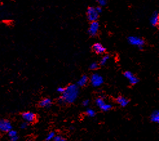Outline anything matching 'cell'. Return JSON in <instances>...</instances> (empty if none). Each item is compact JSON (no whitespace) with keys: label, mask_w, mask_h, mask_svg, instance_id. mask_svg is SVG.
Masks as SVG:
<instances>
[{"label":"cell","mask_w":159,"mask_h":141,"mask_svg":"<svg viewBox=\"0 0 159 141\" xmlns=\"http://www.w3.org/2000/svg\"><path fill=\"white\" fill-rule=\"evenodd\" d=\"M109 55H106V56H104L100 60V65H102V66H103V65H105L106 63H107V62L108 61V60L109 59Z\"/></svg>","instance_id":"e0dca14e"},{"label":"cell","mask_w":159,"mask_h":141,"mask_svg":"<svg viewBox=\"0 0 159 141\" xmlns=\"http://www.w3.org/2000/svg\"><path fill=\"white\" fill-rule=\"evenodd\" d=\"M124 76L129 81H130V84H131V85H136V84H137L139 81V79H138V78L134 76L133 73L131 72L130 71L125 72L124 74Z\"/></svg>","instance_id":"9c48e42d"},{"label":"cell","mask_w":159,"mask_h":141,"mask_svg":"<svg viewBox=\"0 0 159 141\" xmlns=\"http://www.w3.org/2000/svg\"><path fill=\"white\" fill-rule=\"evenodd\" d=\"M98 3L99 4V7H104V6L106 5L107 3V1H106V0H98Z\"/></svg>","instance_id":"44dd1931"},{"label":"cell","mask_w":159,"mask_h":141,"mask_svg":"<svg viewBox=\"0 0 159 141\" xmlns=\"http://www.w3.org/2000/svg\"><path fill=\"white\" fill-rule=\"evenodd\" d=\"M97 106L103 112H107L112 108V106L109 104H107L104 99L102 97H98L95 101Z\"/></svg>","instance_id":"277c9868"},{"label":"cell","mask_w":159,"mask_h":141,"mask_svg":"<svg viewBox=\"0 0 159 141\" xmlns=\"http://www.w3.org/2000/svg\"><path fill=\"white\" fill-rule=\"evenodd\" d=\"M8 136H9L10 138L18 136V135H17V131H15V130H11V131H8Z\"/></svg>","instance_id":"ffe728a7"},{"label":"cell","mask_w":159,"mask_h":141,"mask_svg":"<svg viewBox=\"0 0 159 141\" xmlns=\"http://www.w3.org/2000/svg\"><path fill=\"white\" fill-rule=\"evenodd\" d=\"M150 23L153 26H157L159 23V15L157 11H155L150 18Z\"/></svg>","instance_id":"8fae6325"},{"label":"cell","mask_w":159,"mask_h":141,"mask_svg":"<svg viewBox=\"0 0 159 141\" xmlns=\"http://www.w3.org/2000/svg\"><path fill=\"white\" fill-rule=\"evenodd\" d=\"M116 102L121 106L125 107L128 105L129 103H130V101L127 99L126 98L122 97V96H119V97L116 98Z\"/></svg>","instance_id":"4fadbf2b"},{"label":"cell","mask_w":159,"mask_h":141,"mask_svg":"<svg viewBox=\"0 0 159 141\" xmlns=\"http://www.w3.org/2000/svg\"><path fill=\"white\" fill-rule=\"evenodd\" d=\"M13 128L11 123L8 120H1L0 121V130L3 132H8Z\"/></svg>","instance_id":"52a82bcc"},{"label":"cell","mask_w":159,"mask_h":141,"mask_svg":"<svg viewBox=\"0 0 159 141\" xmlns=\"http://www.w3.org/2000/svg\"><path fill=\"white\" fill-rule=\"evenodd\" d=\"M10 139H11V141H17L18 139V137L16 136V137H14L10 138Z\"/></svg>","instance_id":"4316f807"},{"label":"cell","mask_w":159,"mask_h":141,"mask_svg":"<svg viewBox=\"0 0 159 141\" xmlns=\"http://www.w3.org/2000/svg\"><path fill=\"white\" fill-rule=\"evenodd\" d=\"M80 90L77 85L73 84L69 85L65 89L64 92L62 94L61 98L60 99V103H73L76 100L78 96L79 95Z\"/></svg>","instance_id":"6da1fadb"},{"label":"cell","mask_w":159,"mask_h":141,"mask_svg":"<svg viewBox=\"0 0 159 141\" xmlns=\"http://www.w3.org/2000/svg\"><path fill=\"white\" fill-rule=\"evenodd\" d=\"M82 104H83V106H88L89 104V99L84 100L83 101Z\"/></svg>","instance_id":"cb8c5ba5"},{"label":"cell","mask_w":159,"mask_h":141,"mask_svg":"<svg viewBox=\"0 0 159 141\" xmlns=\"http://www.w3.org/2000/svg\"><path fill=\"white\" fill-rule=\"evenodd\" d=\"M53 104V101L51 100V99L50 98H45L41 100L40 103H39V106L41 108H50L52 106Z\"/></svg>","instance_id":"7c38bea8"},{"label":"cell","mask_w":159,"mask_h":141,"mask_svg":"<svg viewBox=\"0 0 159 141\" xmlns=\"http://www.w3.org/2000/svg\"><path fill=\"white\" fill-rule=\"evenodd\" d=\"M98 67H99V65L97 63L93 62V63H92L91 65H90L89 68L92 70H97V69H98Z\"/></svg>","instance_id":"d6986e66"},{"label":"cell","mask_w":159,"mask_h":141,"mask_svg":"<svg viewBox=\"0 0 159 141\" xmlns=\"http://www.w3.org/2000/svg\"><path fill=\"white\" fill-rule=\"evenodd\" d=\"M20 127L22 129H25L28 127V123L26 122H22V124H21L20 125Z\"/></svg>","instance_id":"603a6c76"},{"label":"cell","mask_w":159,"mask_h":141,"mask_svg":"<svg viewBox=\"0 0 159 141\" xmlns=\"http://www.w3.org/2000/svg\"><path fill=\"white\" fill-rule=\"evenodd\" d=\"M150 119L153 122L158 123L159 122V112L158 110H155L150 115Z\"/></svg>","instance_id":"9a60e30c"},{"label":"cell","mask_w":159,"mask_h":141,"mask_svg":"<svg viewBox=\"0 0 159 141\" xmlns=\"http://www.w3.org/2000/svg\"><path fill=\"white\" fill-rule=\"evenodd\" d=\"M55 136H56V135H55V131L50 132V133L48 134V135L46 137V141H50V140H53Z\"/></svg>","instance_id":"ac0fdd59"},{"label":"cell","mask_w":159,"mask_h":141,"mask_svg":"<svg viewBox=\"0 0 159 141\" xmlns=\"http://www.w3.org/2000/svg\"><path fill=\"white\" fill-rule=\"evenodd\" d=\"M99 27H100V25H99L98 22H92L88 30V33L89 35H91V36H95L98 32Z\"/></svg>","instance_id":"ba28073f"},{"label":"cell","mask_w":159,"mask_h":141,"mask_svg":"<svg viewBox=\"0 0 159 141\" xmlns=\"http://www.w3.org/2000/svg\"><path fill=\"white\" fill-rule=\"evenodd\" d=\"M85 113L89 117H94L96 115V112L94 110H92L91 108L87 109Z\"/></svg>","instance_id":"2e32d148"},{"label":"cell","mask_w":159,"mask_h":141,"mask_svg":"<svg viewBox=\"0 0 159 141\" xmlns=\"http://www.w3.org/2000/svg\"><path fill=\"white\" fill-rule=\"evenodd\" d=\"M90 81H91V85L94 87L100 86L104 83V79L102 76L98 73L92 74Z\"/></svg>","instance_id":"5b68a950"},{"label":"cell","mask_w":159,"mask_h":141,"mask_svg":"<svg viewBox=\"0 0 159 141\" xmlns=\"http://www.w3.org/2000/svg\"><path fill=\"white\" fill-rule=\"evenodd\" d=\"M127 41L131 45L139 47V49L140 50L143 49V47L145 44V42L143 39L135 36V35H131V36L128 37Z\"/></svg>","instance_id":"7a4b0ae2"},{"label":"cell","mask_w":159,"mask_h":141,"mask_svg":"<svg viewBox=\"0 0 159 141\" xmlns=\"http://www.w3.org/2000/svg\"><path fill=\"white\" fill-rule=\"evenodd\" d=\"M88 82V77L86 76V75H83L82 76V77L78 80V81L77 83L78 86H84L87 85V83Z\"/></svg>","instance_id":"5bb4252c"},{"label":"cell","mask_w":159,"mask_h":141,"mask_svg":"<svg viewBox=\"0 0 159 141\" xmlns=\"http://www.w3.org/2000/svg\"><path fill=\"white\" fill-rule=\"evenodd\" d=\"M106 48L100 43H96L92 45V50L97 54H102L106 52Z\"/></svg>","instance_id":"30bf717a"},{"label":"cell","mask_w":159,"mask_h":141,"mask_svg":"<svg viewBox=\"0 0 159 141\" xmlns=\"http://www.w3.org/2000/svg\"><path fill=\"white\" fill-rule=\"evenodd\" d=\"M95 8H96V10H97V12L98 14H100L102 12V8L101 7H99L98 6V7H96Z\"/></svg>","instance_id":"484cf974"},{"label":"cell","mask_w":159,"mask_h":141,"mask_svg":"<svg viewBox=\"0 0 159 141\" xmlns=\"http://www.w3.org/2000/svg\"><path fill=\"white\" fill-rule=\"evenodd\" d=\"M65 89L64 88H63V87H59V88L57 89V91H58L59 93H61V94H63V93L65 91Z\"/></svg>","instance_id":"d4e9b609"},{"label":"cell","mask_w":159,"mask_h":141,"mask_svg":"<svg viewBox=\"0 0 159 141\" xmlns=\"http://www.w3.org/2000/svg\"><path fill=\"white\" fill-rule=\"evenodd\" d=\"M54 141H66V140L60 135L55 136L54 138Z\"/></svg>","instance_id":"7402d4cb"},{"label":"cell","mask_w":159,"mask_h":141,"mask_svg":"<svg viewBox=\"0 0 159 141\" xmlns=\"http://www.w3.org/2000/svg\"><path fill=\"white\" fill-rule=\"evenodd\" d=\"M22 118L26 122L32 123L34 122L36 120V115L33 112H27L22 113Z\"/></svg>","instance_id":"8992f818"},{"label":"cell","mask_w":159,"mask_h":141,"mask_svg":"<svg viewBox=\"0 0 159 141\" xmlns=\"http://www.w3.org/2000/svg\"><path fill=\"white\" fill-rule=\"evenodd\" d=\"M99 14L96 10V8L93 7H89L87 10V17L89 22H97L98 19Z\"/></svg>","instance_id":"3957f363"}]
</instances>
